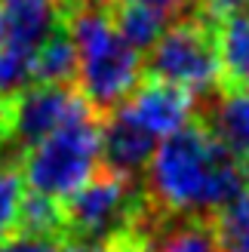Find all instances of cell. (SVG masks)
<instances>
[{
	"instance_id": "cell-1",
	"label": "cell",
	"mask_w": 249,
	"mask_h": 252,
	"mask_svg": "<svg viewBox=\"0 0 249 252\" xmlns=\"http://www.w3.org/2000/svg\"><path fill=\"white\" fill-rule=\"evenodd\" d=\"M249 169L203 120L166 135L148 163L145 197L163 219H203L237 200Z\"/></svg>"
},
{
	"instance_id": "cell-2",
	"label": "cell",
	"mask_w": 249,
	"mask_h": 252,
	"mask_svg": "<svg viewBox=\"0 0 249 252\" xmlns=\"http://www.w3.org/2000/svg\"><path fill=\"white\" fill-rule=\"evenodd\" d=\"M65 31L77 49L74 86L90 102L98 117H108L135 93L145 77V59L123 43L114 31L105 6H71L65 9Z\"/></svg>"
},
{
	"instance_id": "cell-3",
	"label": "cell",
	"mask_w": 249,
	"mask_h": 252,
	"mask_svg": "<svg viewBox=\"0 0 249 252\" xmlns=\"http://www.w3.org/2000/svg\"><path fill=\"white\" fill-rule=\"evenodd\" d=\"M98 169H102V117L86 114L25 151L19 172L31 194L62 203Z\"/></svg>"
},
{
	"instance_id": "cell-4",
	"label": "cell",
	"mask_w": 249,
	"mask_h": 252,
	"mask_svg": "<svg viewBox=\"0 0 249 252\" xmlns=\"http://www.w3.org/2000/svg\"><path fill=\"white\" fill-rule=\"evenodd\" d=\"M62 231L68 240H117L151 219L145 188L108 169H98L83 188L62 200Z\"/></svg>"
},
{
	"instance_id": "cell-5",
	"label": "cell",
	"mask_w": 249,
	"mask_h": 252,
	"mask_svg": "<svg viewBox=\"0 0 249 252\" xmlns=\"http://www.w3.org/2000/svg\"><path fill=\"white\" fill-rule=\"evenodd\" d=\"M145 77L191 93L200 98L218 90V46H216V22L191 12L176 19L160 34V40L148 49Z\"/></svg>"
},
{
	"instance_id": "cell-6",
	"label": "cell",
	"mask_w": 249,
	"mask_h": 252,
	"mask_svg": "<svg viewBox=\"0 0 249 252\" xmlns=\"http://www.w3.org/2000/svg\"><path fill=\"white\" fill-rule=\"evenodd\" d=\"M95 114L77 86H28L6 105V148L28 151L71 120Z\"/></svg>"
},
{
	"instance_id": "cell-7",
	"label": "cell",
	"mask_w": 249,
	"mask_h": 252,
	"mask_svg": "<svg viewBox=\"0 0 249 252\" xmlns=\"http://www.w3.org/2000/svg\"><path fill=\"white\" fill-rule=\"evenodd\" d=\"M117 111L126 120H132L135 126H142L148 135L166 138L172 132L185 129L188 123H194V117H197V98L191 93L179 90V86L142 77V83L135 86V93Z\"/></svg>"
},
{
	"instance_id": "cell-8",
	"label": "cell",
	"mask_w": 249,
	"mask_h": 252,
	"mask_svg": "<svg viewBox=\"0 0 249 252\" xmlns=\"http://www.w3.org/2000/svg\"><path fill=\"white\" fill-rule=\"evenodd\" d=\"M6 46L31 56L62 28L65 9L59 0H0Z\"/></svg>"
},
{
	"instance_id": "cell-9",
	"label": "cell",
	"mask_w": 249,
	"mask_h": 252,
	"mask_svg": "<svg viewBox=\"0 0 249 252\" xmlns=\"http://www.w3.org/2000/svg\"><path fill=\"white\" fill-rule=\"evenodd\" d=\"M154 151L157 138L126 120L120 111L102 117V169L123 179H135L142 169H148Z\"/></svg>"
},
{
	"instance_id": "cell-10",
	"label": "cell",
	"mask_w": 249,
	"mask_h": 252,
	"mask_svg": "<svg viewBox=\"0 0 249 252\" xmlns=\"http://www.w3.org/2000/svg\"><path fill=\"white\" fill-rule=\"evenodd\" d=\"M218 93H249V9L216 22Z\"/></svg>"
},
{
	"instance_id": "cell-11",
	"label": "cell",
	"mask_w": 249,
	"mask_h": 252,
	"mask_svg": "<svg viewBox=\"0 0 249 252\" xmlns=\"http://www.w3.org/2000/svg\"><path fill=\"white\" fill-rule=\"evenodd\" d=\"M108 16L114 31L123 37V43L132 46L139 56L148 53L160 40V34L169 28V19L163 12L142 3H126V0H108Z\"/></svg>"
},
{
	"instance_id": "cell-12",
	"label": "cell",
	"mask_w": 249,
	"mask_h": 252,
	"mask_svg": "<svg viewBox=\"0 0 249 252\" xmlns=\"http://www.w3.org/2000/svg\"><path fill=\"white\" fill-rule=\"evenodd\" d=\"M203 123L249 166V93H221Z\"/></svg>"
},
{
	"instance_id": "cell-13",
	"label": "cell",
	"mask_w": 249,
	"mask_h": 252,
	"mask_svg": "<svg viewBox=\"0 0 249 252\" xmlns=\"http://www.w3.org/2000/svg\"><path fill=\"white\" fill-rule=\"evenodd\" d=\"M77 77V49H74L65 25L49 37L31 59V83L34 86H74Z\"/></svg>"
},
{
	"instance_id": "cell-14",
	"label": "cell",
	"mask_w": 249,
	"mask_h": 252,
	"mask_svg": "<svg viewBox=\"0 0 249 252\" xmlns=\"http://www.w3.org/2000/svg\"><path fill=\"white\" fill-rule=\"evenodd\" d=\"M142 252H218L209 221L203 219H176L151 231Z\"/></svg>"
},
{
	"instance_id": "cell-15",
	"label": "cell",
	"mask_w": 249,
	"mask_h": 252,
	"mask_svg": "<svg viewBox=\"0 0 249 252\" xmlns=\"http://www.w3.org/2000/svg\"><path fill=\"white\" fill-rule=\"evenodd\" d=\"M209 228L218 252H249V185L237 200L209 219Z\"/></svg>"
},
{
	"instance_id": "cell-16",
	"label": "cell",
	"mask_w": 249,
	"mask_h": 252,
	"mask_svg": "<svg viewBox=\"0 0 249 252\" xmlns=\"http://www.w3.org/2000/svg\"><path fill=\"white\" fill-rule=\"evenodd\" d=\"M25 200V182L16 163H0V240L16 234L19 209Z\"/></svg>"
},
{
	"instance_id": "cell-17",
	"label": "cell",
	"mask_w": 249,
	"mask_h": 252,
	"mask_svg": "<svg viewBox=\"0 0 249 252\" xmlns=\"http://www.w3.org/2000/svg\"><path fill=\"white\" fill-rule=\"evenodd\" d=\"M28 86H31V56L0 46V108H6Z\"/></svg>"
},
{
	"instance_id": "cell-18",
	"label": "cell",
	"mask_w": 249,
	"mask_h": 252,
	"mask_svg": "<svg viewBox=\"0 0 249 252\" xmlns=\"http://www.w3.org/2000/svg\"><path fill=\"white\" fill-rule=\"evenodd\" d=\"M154 221H157V216L151 212V219H148L142 228L123 234V237H117V240H105V243H95V240H65L59 246V252H142V246L148 243V237H151V231H154Z\"/></svg>"
},
{
	"instance_id": "cell-19",
	"label": "cell",
	"mask_w": 249,
	"mask_h": 252,
	"mask_svg": "<svg viewBox=\"0 0 249 252\" xmlns=\"http://www.w3.org/2000/svg\"><path fill=\"white\" fill-rule=\"evenodd\" d=\"M59 237H40V234H9L0 240V252H59Z\"/></svg>"
},
{
	"instance_id": "cell-20",
	"label": "cell",
	"mask_w": 249,
	"mask_h": 252,
	"mask_svg": "<svg viewBox=\"0 0 249 252\" xmlns=\"http://www.w3.org/2000/svg\"><path fill=\"white\" fill-rule=\"evenodd\" d=\"M126 3H142V6H151L157 12H163V16H182V12H197L200 6V0H126Z\"/></svg>"
},
{
	"instance_id": "cell-21",
	"label": "cell",
	"mask_w": 249,
	"mask_h": 252,
	"mask_svg": "<svg viewBox=\"0 0 249 252\" xmlns=\"http://www.w3.org/2000/svg\"><path fill=\"white\" fill-rule=\"evenodd\" d=\"M62 9H71V6H105L108 0H59Z\"/></svg>"
},
{
	"instance_id": "cell-22",
	"label": "cell",
	"mask_w": 249,
	"mask_h": 252,
	"mask_svg": "<svg viewBox=\"0 0 249 252\" xmlns=\"http://www.w3.org/2000/svg\"><path fill=\"white\" fill-rule=\"evenodd\" d=\"M0 46H6V28H3V16H0Z\"/></svg>"
},
{
	"instance_id": "cell-23",
	"label": "cell",
	"mask_w": 249,
	"mask_h": 252,
	"mask_svg": "<svg viewBox=\"0 0 249 252\" xmlns=\"http://www.w3.org/2000/svg\"><path fill=\"white\" fill-rule=\"evenodd\" d=\"M240 3H243V9H249V0H240Z\"/></svg>"
}]
</instances>
